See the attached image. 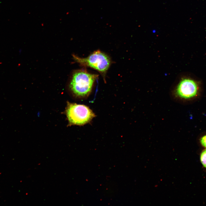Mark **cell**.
<instances>
[{
  "label": "cell",
  "instance_id": "4",
  "mask_svg": "<svg viewBox=\"0 0 206 206\" xmlns=\"http://www.w3.org/2000/svg\"><path fill=\"white\" fill-rule=\"evenodd\" d=\"M199 90L197 82L190 78L182 79L177 84L175 93L179 97L184 99L193 98L197 94Z\"/></svg>",
  "mask_w": 206,
  "mask_h": 206
},
{
  "label": "cell",
  "instance_id": "6",
  "mask_svg": "<svg viewBox=\"0 0 206 206\" xmlns=\"http://www.w3.org/2000/svg\"><path fill=\"white\" fill-rule=\"evenodd\" d=\"M200 142L203 146L206 148V135L203 136L201 138Z\"/></svg>",
  "mask_w": 206,
  "mask_h": 206
},
{
  "label": "cell",
  "instance_id": "5",
  "mask_svg": "<svg viewBox=\"0 0 206 206\" xmlns=\"http://www.w3.org/2000/svg\"><path fill=\"white\" fill-rule=\"evenodd\" d=\"M200 160L203 166L206 168V149L202 152L200 156Z\"/></svg>",
  "mask_w": 206,
  "mask_h": 206
},
{
  "label": "cell",
  "instance_id": "3",
  "mask_svg": "<svg viewBox=\"0 0 206 206\" xmlns=\"http://www.w3.org/2000/svg\"><path fill=\"white\" fill-rule=\"evenodd\" d=\"M66 115L71 124L79 125L88 123L95 116L92 111L88 106L70 103L68 105Z\"/></svg>",
  "mask_w": 206,
  "mask_h": 206
},
{
  "label": "cell",
  "instance_id": "1",
  "mask_svg": "<svg viewBox=\"0 0 206 206\" xmlns=\"http://www.w3.org/2000/svg\"><path fill=\"white\" fill-rule=\"evenodd\" d=\"M98 75L85 70H79L73 73L70 85L72 91L76 96L84 97L91 92L93 84Z\"/></svg>",
  "mask_w": 206,
  "mask_h": 206
},
{
  "label": "cell",
  "instance_id": "2",
  "mask_svg": "<svg viewBox=\"0 0 206 206\" xmlns=\"http://www.w3.org/2000/svg\"><path fill=\"white\" fill-rule=\"evenodd\" d=\"M74 60L81 65L90 67L98 72L105 81V76L111 63L110 57L105 53L98 50L86 58H82L74 55Z\"/></svg>",
  "mask_w": 206,
  "mask_h": 206
}]
</instances>
